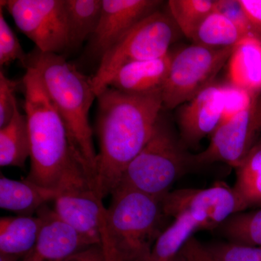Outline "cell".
<instances>
[{
	"label": "cell",
	"instance_id": "obj_1",
	"mask_svg": "<svg viewBox=\"0 0 261 261\" xmlns=\"http://www.w3.org/2000/svg\"><path fill=\"white\" fill-rule=\"evenodd\" d=\"M97 99L99 149L92 189L102 200L148 142L163 107L162 92L127 94L107 87Z\"/></svg>",
	"mask_w": 261,
	"mask_h": 261
},
{
	"label": "cell",
	"instance_id": "obj_2",
	"mask_svg": "<svg viewBox=\"0 0 261 261\" xmlns=\"http://www.w3.org/2000/svg\"><path fill=\"white\" fill-rule=\"evenodd\" d=\"M23 84L31 144V167L25 179L62 190L70 182L87 177L72 152L64 122L35 68L27 67Z\"/></svg>",
	"mask_w": 261,
	"mask_h": 261
},
{
	"label": "cell",
	"instance_id": "obj_3",
	"mask_svg": "<svg viewBox=\"0 0 261 261\" xmlns=\"http://www.w3.org/2000/svg\"><path fill=\"white\" fill-rule=\"evenodd\" d=\"M29 66L37 70L48 96L64 122L72 152L92 188L97 154L89 113L97 96L91 77L81 73L61 55L42 53L37 48L28 54L25 68Z\"/></svg>",
	"mask_w": 261,
	"mask_h": 261
},
{
	"label": "cell",
	"instance_id": "obj_4",
	"mask_svg": "<svg viewBox=\"0 0 261 261\" xmlns=\"http://www.w3.org/2000/svg\"><path fill=\"white\" fill-rule=\"evenodd\" d=\"M163 198L119 186L111 194L102 229V243L130 261L148 260L156 240L169 219L163 208Z\"/></svg>",
	"mask_w": 261,
	"mask_h": 261
},
{
	"label": "cell",
	"instance_id": "obj_5",
	"mask_svg": "<svg viewBox=\"0 0 261 261\" xmlns=\"http://www.w3.org/2000/svg\"><path fill=\"white\" fill-rule=\"evenodd\" d=\"M191 166V154L185 151L166 118L160 114L150 138L126 168L118 187L163 198Z\"/></svg>",
	"mask_w": 261,
	"mask_h": 261
},
{
	"label": "cell",
	"instance_id": "obj_6",
	"mask_svg": "<svg viewBox=\"0 0 261 261\" xmlns=\"http://www.w3.org/2000/svg\"><path fill=\"white\" fill-rule=\"evenodd\" d=\"M176 27L171 15L159 9L132 27L102 57L95 74L91 77L96 96L107 88L117 70L123 65L167 55L176 37Z\"/></svg>",
	"mask_w": 261,
	"mask_h": 261
},
{
	"label": "cell",
	"instance_id": "obj_7",
	"mask_svg": "<svg viewBox=\"0 0 261 261\" xmlns=\"http://www.w3.org/2000/svg\"><path fill=\"white\" fill-rule=\"evenodd\" d=\"M233 49L194 44L173 54L162 89L163 107L174 109L214 84L216 75L228 63Z\"/></svg>",
	"mask_w": 261,
	"mask_h": 261
},
{
	"label": "cell",
	"instance_id": "obj_8",
	"mask_svg": "<svg viewBox=\"0 0 261 261\" xmlns=\"http://www.w3.org/2000/svg\"><path fill=\"white\" fill-rule=\"evenodd\" d=\"M0 5L39 50L60 55L68 49L65 0H1Z\"/></svg>",
	"mask_w": 261,
	"mask_h": 261
},
{
	"label": "cell",
	"instance_id": "obj_9",
	"mask_svg": "<svg viewBox=\"0 0 261 261\" xmlns=\"http://www.w3.org/2000/svg\"><path fill=\"white\" fill-rule=\"evenodd\" d=\"M257 97L243 112L220 123L211 135L207 147L200 153L191 154L192 166L219 162L234 168L240 166L261 132L256 112Z\"/></svg>",
	"mask_w": 261,
	"mask_h": 261
},
{
	"label": "cell",
	"instance_id": "obj_10",
	"mask_svg": "<svg viewBox=\"0 0 261 261\" xmlns=\"http://www.w3.org/2000/svg\"><path fill=\"white\" fill-rule=\"evenodd\" d=\"M55 214L89 245H102L106 207L87 181L65 187L53 201Z\"/></svg>",
	"mask_w": 261,
	"mask_h": 261
},
{
	"label": "cell",
	"instance_id": "obj_11",
	"mask_svg": "<svg viewBox=\"0 0 261 261\" xmlns=\"http://www.w3.org/2000/svg\"><path fill=\"white\" fill-rule=\"evenodd\" d=\"M159 0H102L99 23L89 39V50L99 58L132 27L159 10Z\"/></svg>",
	"mask_w": 261,
	"mask_h": 261
},
{
	"label": "cell",
	"instance_id": "obj_12",
	"mask_svg": "<svg viewBox=\"0 0 261 261\" xmlns=\"http://www.w3.org/2000/svg\"><path fill=\"white\" fill-rule=\"evenodd\" d=\"M163 208L168 218L187 209L207 211L222 224L233 215L245 211L233 187L216 181L205 189H180L170 191L162 200Z\"/></svg>",
	"mask_w": 261,
	"mask_h": 261
},
{
	"label": "cell",
	"instance_id": "obj_13",
	"mask_svg": "<svg viewBox=\"0 0 261 261\" xmlns=\"http://www.w3.org/2000/svg\"><path fill=\"white\" fill-rule=\"evenodd\" d=\"M224 109L222 85L215 82L185 103L178 116L179 138L185 147H196L212 135L221 123Z\"/></svg>",
	"mask_w": 261,
	"mask_h": 261
},
{
	"label": "cell",
	"instance_id": "obj_14",
	"mask_svg": "<svg viewBox=\"0 0 261 261\" xmlns=\"http://www.w3.org/2000/svg\"><path fill=\"white\" fill-rule=\"evenodd\" d=\"M37 214L43 219L40 234L35 245L20 261H65L91 246L47 205L41 207Z\"/></svg>",
	"mask_w": 261,
	"mask_h": 261
},
{
	"label": "cell",
	"instance_id": "obj_15",
	"mask_svg": "<svg viewBox=\"0 0 261 261\" xmlns=\"http://www.w3.org/2000/svg\"><path fill=\"white\" fill-rule=\"evenodd\" d=\"M173 219L172 224L156 240L147 261H173L194 233L202 230H216L220 226L210 213L197 209L181 211Z\"/></svg>",
	"mask_w": 261,
	"mask_h": 261
},
{
	"label": "cell",
	"instance_id": "obj_16",
	"mask_svg": "<svg viewBox=\"0 0 261 261\" xmlns=\"http://www.w3.org/2000/svg\"><path fill=\"white\" fill-rule=\"evenodd\" d=\"M173 54L150 61L128 63L119 68L107 87L127 94H145L162 92Z\"/></svg>",
	"mask_w": 261,
	"mask_h": 261
},
{
	"label": "cell",
	"instance_id": "obj_17",
	"mask_svg": "<svg viewBox=\"0 0 261 261\" xmlns=\"http://www.w3.org/2000/svg\"><path fill=\"white\" fill-rule=\"evenodd\" d=\"M61 190L45 188L28 180L0 177V207L18 216H34L43 206L53 202Z\"/></svg>",
	"mask_w": 261,
	"mask_h": 261
},
{
	"label": "cell",
	"instance_id": "obj_18",
	"mask_svg": "<svg viewBox=\"0 0 261 261\" xmlns=\"http://www.w3.org/2000/svg\"><path fill=\"white\" fill-rule=\"evenodd\" d=\"M228 82L252 94L261 92V37L250 35L233 47L228 61Z\"/></svg>",
	"mask_w": 261,
	"mask_h": 261
},
{
	"label": "cell",
	"instance_id": "obj_19",
	"mask_svg": "<svg viewBox=\"0 0 261 261\" xmlns=\"http://www.w3.org/2000/svg\"><path fill=\"white\" fill-rule=\"evenodd\" d=\"M43 219L36 216L3 217L0 219V254L23 258L37 243Z\"/></svg>",
	"mask_w": 261,
	"mask_h": 261
},
{
	"label": "cell",
	"instance_id": "obj_20",
	"mask_svg": "<svg viewBox=\"0 0 261 261\" xmlns=\"http://www.w3.org/2000/svg\"><path fill=\"white\" fill-rule=\"evenodd\" d=\"M30 155L28 120L16 105L11 121L0 128V166L23 168Z\"/></svg>",
	"mask_w": 261,
	"mask_h": 261
},
{
	"label": "cell",
	"instance_id": "obj_21",
	"mask_svg": "<svg viewBox=\"0 0 261 261\" xmlns=\"http://www.w3.org/2000/svg\"><path fill=\"white\" fill-rule=\"evenodd\" d=\"M65 7L68 48L80 47L97 29L102 0H65Z\"/></svg>",
	"mask_w": 261,
	"mask_h": 261
},
{
	"label": "cell",
	"instance_id": "obj_22",
	"mask_svg": "<svg viewBox=\"0 0 261 261\" xmlns=\"http://www.w3.org/2000/svg\"><path fill=\"white\" fill-rule=\"evenodd\" d=\"M235 193L245 211L261 207V140L257 141L240 166L235 168Z\"/></svg>",
	"mask_w": 261,
	"mask_h": 261
},
{
	"label": "cell",
	"instance_id": "obj_23",
	"mask_svg": "<svg viewBox=\"0 0 261 261\" xmlns=\"http://www.w3.org/2000/svg\"><path fill=\"white\" fill-rule=\"evenodd\" d=\"M243 31L219 12L214 10L197 27L191 40L211 48L233 47L247 37Z\"/></svg>",
	"mask_w": 261,
	"mask_h": 261
},
{
	"label": "cell",
	"instance_id": "obj_24",
	"mask_svg": "<svg viewBox=\"0 0 261 261\" xmlns=\"http://www.w3.org/2000/svg\"><path fill=\"white\" fill-rule=\"evenodd\" d=\"M216 230L228 243L261 247V207L233 215Z\"/></svg>",
	"mask_w": 261,
	"mask_h": 261
},
{
	"label": "cell",
	"instance_id": "obj_25",
	"mask_svg": "<svg viewBox=\"0 0 261 261\" xmlns=\"http://www.w3.org/2000/svg\"><path fill=\"white\" fill-rule=\"evenodd\" d=\"M216 0H169V14L184 35L191 40L201 22L216 9Z\"/></svg>",
	"mask_w": 261,
	"mask_h": 261
},
{
	"label": "cell",
	"instance_id": "obj_26",
	"mask_svg": "<svg viewBox=\"0 0 261 261\" xmlns=\"http://www.w3.org/2000/svg\"><path fill=\"white\" fill-rule=\"evenodd\" d=\"M28 55L20 45L18 37L10 28L3 13V7H0V65L2 67L19 61L27 67Z\"/></svg>",
	"mask_w": 261,
	"mask_h": 261
},
{
	"label": "cell",
	"instance_id": "obj_27",
	"mask_svg": "<svg viewBox=\"0 0 261 261\" xmlns=\"http://www.w3.org/2000/svg\"><path fill=\"white\" fill-rule=\"evenodd\" d=\"M221 85L224 96V109L221 122L227 121L250 107L259 94H252L230 82Z\"/></svg>",
	"mask_w": 261,
	"mask_h": 261
},
{
	"label": "cell",
	"instance_id": "obj_28",
	"mask_svg": "<svg viewBox=\"0 0 261 261\" xmlns=\"http://www.w3.org/2000/svg\"><path fill=\"white\" fill-rule=\"evenodd\" d=\"M207 247L215 256L222 261H261V247L228 242L209 244Z\"/></svg>",
	"mask_w": 261,
	"mask_h": 261
},
{
	"label": "cell",
	"instance_id": "obj_29",
	"mask_svg": "<svg viewBox=\"0 0 261 261\" xmlns=\"http://www.w3.org/2000/svg\"><path fill=\"white\" fill-rule=\"evenodd\" d=\"M18 83L0 72V128L6 126L13 118L17 102L15 91Z\"/></svg>",
	"mask_w": 261,
	"mask_h": 261
},
{
	"label": "cell",
	"instance_id": "obj_30",
	"mask_svg": "<svg viewBox=\"0 0 261 261\" xmlns=\"http://www.w3.org/2000/svg\"><path fill=\"white\" fill-rule=\"evenodd\" d=\"M215 10L229 19L247 35H257L247 20L238 0H216Z\"/></svg>",
	"mask_w": 261,
	"mask_h": 261
},
{
	"label": "cell",
	"instance_id": "obj_31",
	"mask_svg": "<svg viewBox=\"0 0 261 261\" xmlns=\"http://www.w3.org/2000/svg\"><path fill=\"white\" fill-rule=\"evenodd\" d=\"M177 261H222L215 256L207 245L199 241L195 236L190 238L178 252Z\"/></svg>",
	"mask_w": 261,
	"mask_h": 261
},
{
	"label": "cell",
	"instance_id": "obj_32",
	"mask_svg": "<svg viewBox=\"0 0 261 261\" xmlns=\"http://www.w3.org/2000/svg\"><path fill=\"white\" fill-rule=\"evenodd\" d=\"M238 1L254 32L261 37V0Z\"/></svg>",
	"mask_w": 261,
	"mask_h": 261
},
{
	"label": "cell",
	"instance_id": "obj_33",
	"mask_svg": "<svg viewBox=\"0 0 261 261\" xmlns=\"http://www.w3.org/2000/svg\"><path fill=\"white\" fill-rule=\"evenodd\" d=\"M65 261H106L102 245H93L77 252Z\"/></svg>",
	"mask_w": 261,
	"mask_h": 261
},
{
	"label": "cell",
	"instance_id": "obj_34",
	"mask_svg": "<svg viewBox=\"0 0 261 261\" xmlns=\"http://www.w3.org/2000/svg\"><path fill=\"white\" fill-rule=\"evenodd\" d=\"M256 112L257 118H258L259 123H260L261 127V92L257 97Z\"/></svg>",
	"mask_w": 261,
	"mask_h": 261
},
{
	"label": "cell",
	"instance_id": "obj_35",
	"mask_svg": "<svg viewBox=\"0 0 261 261\" xmlns=\"http://www.w3.org/2000/svg\"><path fill=\"white\" fill-rule=\"evenodd\" d=\"M20 257L12 256V255H1L0 254V261H20Z\"/></svg>",
	"mask_w": 261,
	"mask_h": 261
},
{
	"label": "cell",
	"instance_id": "obj_36",
	"mask_svg": "<svg viewBox=\"0 0 261 261\" xmlns=\"http://www.w3.org/2000/svg\"><path fill=\"white\" fill-rule=\"evenodd\" d=\"M173 261H177V260H176V259H175V260H173Z\"/></svg>",
	"mask_w": 261,
	"mask_h": 261
}]
</instances>
